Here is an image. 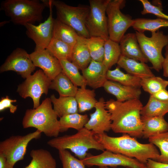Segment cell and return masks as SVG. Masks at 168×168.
<instances>
[{"instance_id":"cell-1","label":"cell","mask_w":168,"mask_h":168,"mask_svg":"<svg viewBox=\"0 0 168 168\" xmlns=\"http://www.w3.org/2000/svg\"><path fill=\"white\" fill-rule=\"evenodd\" d=\"M105 106L110 114L111 129L113 132L134 138L142 137L141 111L143 106L139 99L124 102L110 99L105 102Z\"/></svg>"},{"instance_id":"cell-2","label":"cell","mask_w":168,"mask_h":168,"mask_svg":"<svg viewBox=\"0 0 168 168\" xmlns=\"http://www.w3.org/2000/svg\"><path fill=\"white\" fill-rule=\"evenodd\" d=\"M95 137L105 149L135 158L145 164L149 159L156 161L160 155L158 150L153 144L141 143L128 134L112 137L104 133L95 134Z\"/></svg>"},{"instance_id":"cell-3","label":"cell","mask_w":168,"mask_h":168,"mask_svg":"<svg viewBox=\"0 0 168 168\" xmlns=\"http://www.w3.org/2000/svg\"><path fill=\"white\" fill-rule=\"evenodd\" d=\"M51 104L50 98H47L37 108L27 109L22 120L23 128H35L48 137H58L60 123Z\"/></svg>"},{"instance_id":"cell-4","label":"cell","mask_w":168,"mask_h":168,"mask_svg":"<svg viewBox=\"0 0 168 168\" xmlns=\"http://www.w3.org/2000/svg\"><path fill=\"white\" fill-rule=\"evenodd\" d=\"M47 144L58 151L69 150L81 160L86 157L90 149L102 151L105 150L96 139L93 132L85 127L73 135L54 138L48 141Z\"/></svg>"},{"instance_id":"cell-5","label":"cell","mask_w":168,"mask_h":168,"mask_svg":"<svg viewBox=\"0 0 168 168\" xmlns=\"http://www.w3.org/2000/svg\"><path fill=\"white\" fill-rule=\"evenodd\" d=\"M46 7L38 0H5L1 2L0 10L4 11L14 24L23 26L41 21Z\"/></svg>"},{"instance_id":"cell-6","label":"cell","mask_w":168,"mask_h":168,"mask_svg":"<svg viewBox=\"0 0 168 168\" xmlns=\"http://www.w3.org/2000/svg\"><path fill=\"white\" fill-rule=\"evenodd\" d=\"M51 1L56 9L58 19L72 28L79 36L86 38L90 37L86 26L90 12L89 6L80 5L74 7L59 0Z\"/></svg>"},{"instance_id":"cell-7","label":"cell","mask_w":168,"mask_h":168,"mask_svg":"<svg viewBox=\"0 0 168 168\" xmlns=\"http://www.w3.org/2000/svg\"><path fill=\"white\" fill-rule=\"evenodd\" d=\"M135 34L141 49L152 68L157 72L162 69L164 58L162 50L168 45V35L159 30L151 32L150 37L147 36L143 33L137 31Z\"/></svg>"},{"instance_id":"cell-8","label":"cell","mask_w":168,"mask_h":168,"mask_svg":"<svg viewBox=\"0 0 168 168\" xmlns=\"http://www.w3.org/2000/svg\"><path fill=\"white\" fill-rule=\"evenodd\" d=\"M125 3L124 0H110L106 9L109 39L118 43L134 22L131 16L120 11Z\"/></svg>"},{"instance_id":"cell-9","label":"cell","mask_w":168,"mask_h":168,"mask_svg":"<svg viewBox=\"0 0 168 168\" xmlns=\"http://www.w3.org/2000/svg\"><path fill=\"white\" fill-rule=\"evenodd\" d=\"M41 133L36 130L25 135L12 136L0 142V154L6 158L7 165L10 168H14L16 162L24 159L29 142L34 139L39 138Z\"/></svg>"},{"instance_id":"cell-10","label":"cell","mask_w":168,"mask_h":168,"mask_svg":"<svg viewBox=\"0 0 168 168\" xmlns=\"http://www.w3.org/2000/svg\"><path fill=\"white\" fill-rule=\"evenodd\" d=\"M110 0H89L90 10L86 22L91 37L109 39L106 9Z\"/></svg>"},{"instance_id":"cell-11","label":"cell","mask_w":168,"mask_h":168,"mask_svg":"<svg viewBox=\"0 0 168 168\" xmlns=\"http://www.w3.org/2000/svg\"><path fill=\"white\" fill-rule=\"evenodd\" d=\"M51 81L42 70L39 69L20 84L16 91L22 98L31 97L33 101V109H36L40 105L42 95L47 94Z\"/></svg>"},{"instance_id":"cell-12","label":"cell","mask_w":168,"mask_h":168,"mask_svg":"<svg viewBox=\"0 0 168 168\" xmlns=\"http://www.w3.org/2000/svg\"><path fill=\"white\" fill-rule=\"evenodd\" d=\"M43 2L49 9L47 19L38 26L26 23L23 26L26 28L27 36L35 42V50L46 49L52 37L54 18L53 17V6L51 0H43Z\"/></svg>"},{"instance_id":"cell-13","label":"cell","mask_w":168,"mask_h":168,"mask_svg":"<svg viewBox=\"0 0 168 168\" xmlns=\"http://www.w3.org/2000/svg\"><path fill=\"white\" fill-rule=\"evenodd\" d=\"M97 155L87 154L86 157L82 160L85 166L88 167L94 166L116 167L118 166L130 167L133 168H145L146 164L136 159L123 155L106 150Z\"/></svg>"},{"instance_id":"cell-14","label":"cell","mask_w":168,"mask_h":168,"mask_svg":"<svg viewBox=\"0 0 168 168\" xmlns=\"http://www.w3.org/2000/svg\"><path fill=\"white\" fill-rule=\"evenodd\" d=\"M36 67L32 62L30 54L24 49L17 48L8 56L1 66L0 72L12 71L26 79L31 75Z\"/></svg>"},{"instance_id":"cell-15","label":"cell","mask_w":168,"mask_h":168,"mask_svg":"<svg viewBox=\"0 0 168 168\" xmlns=\"http://www.w3.org/2000/svg\"><path fill=\"white\" fill-rule=\"evenodd\" d=\"M105 102L103 97L99 99L95 112L90 114V118L84 127L95 135L103 134L111 129L110 114L105 108Z\"/></svg>"},{"instance_id":"cell-16","label":"cell","mask_w":168,"mask_h":168,"mask_svg":"<svg viewBox=\"0 0 168 168\" xmlns=\"http://www.w3.org/2000/svg\"><path fill=\"white\" fill-rule=\"evenodd\" d=\"M30 55L35 66L41 68L51 80L62 72V68L59 60L46 49L35 50Z\"/></svg>"},{"instance_id":"cell-17","label":"cell","mask_w":168,"mask_h":168,"mask_svg":"<svg viewBox=\"0 0 168 168\" xmlns=\"http://www.w3.org/2000/svg\"><path fill=\"white\" fill-rule=\"evenodd\" d=\"M102 63L92 59L88 67L82 71L87 85L94 89L103 87L107 80V71Z\"/></svg>"},{"instance_id":"cell-18","label":"cell","mask_w":168,"mask_h":168,"mask_svg":"<svg viewBox=\"0 0 168 168\" xmlns=\"http://www.w3.org/2000/svg\"><path fill=\"white\" fill-rule=\"evenodd\" d=\"M119 43L121 55L145 63L149 61L141 49L135 33L125 34Z\"/></svg>"},{"instance_id":"cell-19","label":"cell","mask_w":168,"mask_h":168,"mask_svg":"<svg viewBox=\"0 0 168 168\" xmlns=\"http://www.w3.org/2000/svg\"><path fill=\"white\" fill-rule=\"evenodd\" d=\"M103 87L106 91L114 96L116 100L119 102L139 99L142 93L140 88L124 85L109 80L105 82Z\"/></svg>"},{"instance_id":"cell-20","label":"cell","mask_w":168,"mask_h":168,"mask_svg":"<svg viewBox=\"0 0 168 168\" xmlns=\"http://www.w3.org/2000/svg\"><path fill=\"white\" fill-rule=\"evenodd\" d=\"M118 67L128 73L141 79L155 76L145 63L125 57L121 55L117 63Z\"/></svg>"},{"instance_id":"cell-21","label":"cell","mask_w":168,"mask_h":168,"mask_svg":"<svg viewBox=\"0 0 168 168\" xmlns=\"http://www.w3.org/2000/svg\"><path fill=\"white\" fill-rule=\"evenodd\" d=\"M91 60L86 38L78 35L73 47L71 61L82 71L88 67Z\"/></svg>"},{"instance_id":"cell-22","label":"cell","mask_w":168,"mask_h":168,"mask_svg":"<svg viewBox=\"0 0 168 168\" xmlns=\"http://www.w3.org/2000/svg\"><path fill=\"white\" fill-rule=\"evenodd\" d=\"M142 137L148 138L168 131V123L164 117H144L141 116Z\"/></svg>"},{"instance_id":"cell-23","label":"cell","mask_w":168,"mask_h":168,"mask_svg":"<svg viewBox=\"0 0 168 168\" xmlns=\"http://www.w3.org/2000/svg\"><path fill=\"white\" fill-rule=\"evenodd\" d=\"M54 105V109L60 118L69 114L78 112V105L75 97L60 96L56 98L54 95L50 98Z\"/></svg>"},{"instance_id":"cell-24","label":"cell","mask_w":168,"mask_h":168,"mask_svg":"<svg viewBox=\"0 0 168 168\" xmlns=\"http://www.w3.org/2000/svg\"><path fill=\"white\" fill-rule=\"evenodd\" d=\"M30 155L31 160L25 168H57L55 160L46 150L42 148L32 150Z\"/></svg>"},{"instance_id":"cell-25","label":"cell","mask_w":168,"mask_h":168,"mask_svg":"<svg viewBox=\"0 0 168 168\" xmlns=\"http://www.w3.org/2000/svg\"><path fill=\"white\" fill-rule=\"evenodd\" d=\"M78 35L75 31L57 18H54L53 37L73 47Z\"/></svg>"},{"instance_id":"cell-26","label":"cell","mask_w":168,"mask_h":168,"mask_svg":"<svg viewBox=\"0 0 168 168\" xmlns=\"http://www.w3.org/2000/svg\"><path fill=\"white\" fill-rule=\"evenodd\" d=\"M49 89L56 91L60 96L75 97L78 88L62 72L52 80Z\"/></svg>"},{"instance_id":"cell-27","label":"cell","mask_w":168,"mask_h":168,"mask_svg":"<svg viewBox=\"0 0 168 168\" xmlns=\"http://www.w3.org/2000/svg\"><path fill=\"white\" fill-rule=\"evenodd\" d=\"M94 90L81 87L78 88L75 96L78 105V112L83 113L95 108L98 101Z\"/></svg>"},{"instance_id":"cell-28","label":"cell","mask_w":168,"mask_h":168,"mask_svg":"<svg viewBox=\"0 0 168 168\" xmlns=\"http://www.w3.org/2000/svg\"><path fill=\"white\" fill-rule=\"evenodd\" d=\"M168 113V102L159 100L150 96L148 101L141 111V116L150 117L162 116Z\"/></svg>"},{"instance_id":"cell-29","label":"cell","mask_w":168,"mask_h":168,"mask_svg":"<svg viewBox=\"0 0 168 168\" xmlns=\"http://www.w3.org/2000/svg\"><path fill=\"white\" fill-rule=\"evenodd\" d=\"M106 78L107 80L116 82L124 85L138 88L141 87V78L124 73L118 67L114 70H108Z\"/></svg>"},{"instance_id":"cell-30","label":"cell","mask_w":168,"mask_h":168,"mask_svg":"<svg viewBox=\"0 0 168 168\" xmlns=\"http://www.w3.org/2000/svg\"><path fill=\"white\" fill-rule=\"evenodd\" d=\"M89 119L87 114H81L78 113L64 115L59 120L61 132L66 131L69 128L78 131L84 127Z\"/></svg>"},{"instance_id":"cell-31","label":"cell","mask_w":168,"mask_h":168,"mask_svg":"<svg viewBox=\"0 0 168 168\" xmlns=\"http://www.w3.org/2000/svg\"><path fill=\"white\" fill-rule=\"evenodd\" d=\"M132 27L136 31L140 33H144L146 31L155 32L161 27H168V21L159 18H136L134 19Z\"/></svg>"},{"instance_id":"cell-32","label":"cell","mask_w":168,"mask_h":168,"mask_svg":"<svg viewBox=\"0 0 168 168\" xmlns=\"http://www.w3.org/2000/svg\"><path fill=\"white\" fill-rule=\"evenodd\" d=\"M121 54L119 43L110 39L105 41L103 63L107 70L117 64Z\"/></svg>"},{"instance_id":"cell-33","label":"cell","mask_w":168,"mask_h":168,"mask_svg":"<svg viewBox=\"0 0 168 168\" xmlns=\"http://www.w3.org/2000/svg\"><path fill=\"white\" fill-rule=\"evenodd\" d=\"M72 47L52 37L46 49L58 60L67 59L71 61Z\"/></svg>"},{"instance_id":"cell-34","label":"cell","mask_w":168,"mask_h":168,"mask_svg":"<svg viewBox=\"0 0 168 168\" xmlns=\"http://www.w3.org/2000/svg\"><path fill=\"white\" fill-rule=\"evenodd\" d=\"M61 66L62 72L76 86L80 87L87 86L85 80L79 71L77 67L67 59L59 60Z\"/></svg>"},{"instance_id":"cell-35","label":"cell","mask_w":168,"mask_h":168,"mask_svg":"<svg viewBox=\"0 0 168 168\" xmlns=\"http://www.w3.org/2000/svg\"><path fill=\"white\" fill-rule=\"evenodd\" d=\"M86 41L92 59L103 63L104 59L105 41L99 37L86 38Z\"/></svg>"},{"instance_id":"cell-36","label":"cell","mask_w":168,"mask_h":168,"mask_svg":"<svg viewBox=\"0 0 168 168\" xmlns=\"http://www.w3.org/2000/svg\"><path fill=\"white\" fill-rule=\"evenodd\" d=\"M149 141L158 147L160 153L156 161L168 164V131L149 138Z\"/></svg>"},{"instance_id":"cell-37","label":"cell","mask_w":168,"mask_h":168,"mask_svg":"<svg viewBox=\"0 0 168 168\" xmlns=\"http://www.w3.org/2000/svg\"><path fill=\"white\" fill-rule=\"evenodd\" d=\"M141 85L144 91L152 95L166 89L168 86V81L154 76L141 79Z\"/></svg>"},{"instance_id":"cell-38","label":"cell","mask_w":168,"mask_h":168,"mask_svg":"<svg viewBox=\"0 0 168 168\" xmlns=\"http://www.w3.org/2000/svg\"><path fill=\"white\" fill-rule=\"evenodd\" d=\"M58 151L63 168H86L82 160L75 157L68 150Z\"/></svg>"},{"instance_id":"cell-39","label":"cell","mask_w":168,"mask_h":168,"mask_svg":"<svg viewBox=\"0 0 168 168\" xmlns=\"http://www.w3.org/2000/svg\"><path fill=\"white\" fill-rule=\"evenodd\" d=\"M139 1L143 7V10L141 12V14H152L159 18L168 21V15L163 12L161 5L159 6L154 5L147 0H140Z\"/></svg>"},{"instance_id":"cell-40","label":"cell","mask_w":168,"mask_h":168,"mask_svg":"<svg viewBox=\"0 0 168 168\" xmlns=\"http://www.w3.org/2000/svg\"><path fill=\"white\" fill-rule=\"evenodd\" d=\"M16 102V100L11 99L7 96L2 97L0 100V111L8 108L11 113H14L17 110V106L14 105L12 103Z\"/></svg>"},{"instance_id":"cell-41","label":"cell","mask_w":168,"mask_h":168,"mask_svg":"<svg viewBox=\"0 0 168 168\" xmlns=\"http://www.w3.org/2000/svg\"><path fill=\"white\" fill-rule=\"evenodd\" d=\"M145 168H168V164L149 159L146 164Z\"/></svg>"},{"instance_id":"cell-42","label":"cell","mask_w":168,"mask_h":168,"mask_svg":"<svg viewBox=\"0 0 168 168\" xmlns=\"http://www.w3.org/2000/svg\"><path fill=\"white\" fill-rule=\"evenodd\" d=\"M150 95L159 100L168 102V91L166 89L161 90Z\"/></svg>"},{"instance_id":"cell-43","label":"cell","mask_w":168,"mask_h":168,"mask_svg":"<svg viewBox=\"0 0 168 168\" xmlns=\"http://www.w3.org/2000/svg\"><path fill=\"white\" fill-rule=\"evenodd\" d=\"M165 57L162 65L163 75L168 77V45L165 48Z\"/></svg>"},{"instance_id":"cell-44","label":"cell","mask_w":168,"mask_h":168,"mask_svg":"<svg viewBox=\"0 0 168 168\" xmlns=\"http://www.w3.org/2000/svg\"><path fill=\"white\" fill-rule=\"evenodd\" d=\"M0 168H11L7 165L6 158L1 154H0Z\"/></svg>"},{"instance_id":"cell-45","label":"cell","mask_w":168,"mask_h":168,"mask_svg":"<svg viewBox=\"0 0 168 168\" xmlns=\"http://www.w3.org/2000/svg\"><path fill=\"white\" fill-rule=\"evenodd\" d=\"M9 21H2L0 23V26H2L5 24L6 23H8Z\"/></svg>"},{"instance_id":"cell-46","label":"cell","mask_w":168,"mask_h":168,"mask_svg":"<svg viewBox=\"0 0 168 168\" xmlns=\"http://www.w3.org/2000/svg\"><path fill=\"white\" fill-rule=\"evenodd\" d=\"M99 168H110L108 166H101L99 167ZM124 168H133L130 167H126Z\"/></svg>"}]
</instances>
